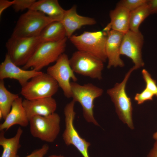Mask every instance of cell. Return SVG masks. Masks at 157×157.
<instances>
[{
    "mask_svg": "<svg viewBox=\"0 0 157 157\" xmlns=\"http://www.w3.org/2000/svg\"><path fill=\"white\" fill-rule=\"evenodd\" d=\"M107 37L106 32L103 31H85L80 35H73L69 39L78 50L89 53L104 62L107 60L106 51Z\"/></svg>",
    "mask_w": 157,
    "mask_h": 157,
    "instance_id": "obj_4",
    "label": "cell"
},
{
    "mask_svg": "<svg viewBox=\"0 0 157 157\" xmlns=\"http://www.w3.org/2000/svg\"><path fill=\"white\" fill-rule=\"evenodd\" d=\"M71 98L72 100L78 102L81 105L83 117L88 122L99 126L94 116V101L102 95L103 90L92 83L82 85L76 82H71Z\"/></svg>",
    "mask_w": 157,
    "mask_h": 157,
    "instance_id": "obj_1",
    "label": "cell"
},
{
    "mask_svg": "<svg viewBox=\"0 0 157 157\" xmlns=\"http://www.w3.org/2000/svg\"><path fill=\"white\" fill-rule=\"evenodd\" d=\"M60 116L56 113L47 116L33 117L29 120L31 134L42 141L53 142L60 132Z\"/></svg>",
    "mask_w": 157,
    "mask_h": 157,
    "instance_id": "obj_7",
    "label": "cell"
},
{
    "mask_svg": "<svg viewBox=\"0 0 157 157\" xmlns=\"http://www.w3.org/2000/svg\"><path fill=\"white\" fill-rule=\"evenodd\" d=\"M67 38L57 42L41 43L27 63L22 68L28 69L32 68L40 71L43 68L56 62L64 53L66 46Z\"/></svg>",
    "mask_w": 157,
    "mask_h": 157,
    "instance_id": "obj_2",
    "label": "cell"
},
{
    "mask_svg": "<svg viewBox=\"0 0 157 157\" xmlns=\"http://www.w3.org/2000/svg\"><path fill=\"white\" fill-rule=\"evenodd\" d=\"M134 70L132 67L126 74L121 82L116 83L113 87L107 91V93L114 104L119 118L132 129H134L133 108L131 99L126 91V86L131 73Z\"/></svg>",
    "mask_w": 157,
    "mask_h": 157,
    "instance_id": "obj_5",
    "label": "cell"
},
{
    "mask_svg": "<svg viewBox=\"0 0 157 157\" xmlns=\"http://www.w3.org/2000/svg\"><path fill=\"white\" fill-rule=\"evenodd\" d=\"M14 3V0L9 1L7 0H0V16L3 11L6 9L11 6H13Z\"/></svg>",
    "mask_w": 157,
    "mask_h": 157,
    "instance_id": "obj_29",
    "label": "cell"
},
{
    "mask_svg": "<svg viewBox=\"0 0 157 157\" xmlns=\"http://www.w3.org/2000/svg\"><path fill=\"white\" fill-rule=\"evenodd\" d=\"M49 149V146L45 144L41 148L34 150L30 154L25 157H44L48 152ZM16 157L19 156L17 155Z\"/></svg>",
    "mask_w": 157,
    "mask_h": 157,
    "instance_id": "obj_28",
    "label": "cell"
},
{
    "mask_svg": "<svg viewBox=\"0 0 157 157\" xmlns=\"http://www.w3.org/2000/svg\"><path fill=\"white\" fill-rule=\"evenodd\" d=\"M151 14L147 3L136 9L130 12L129 30L135 32H138L141 23Z\"/></svg>",
    "mask_w": 157,
    "mask_h": 157,
    "instance_id": "obj_23",
    "label": "cell"
},
{
    "mask_svg": "<svg viewBox=\"0 0 157 157\" xmlns=\"http://www.w3.org/2000/svg\"><path fill=\"white\" fill-rule=\"evenodd\" d=\"M23 100L19 97L13 104L11 110L4 121L0 124V131H7L12 126L18 125L25 127L29 124V119L22 104Z\"/></svg>",
    "mask_w": 157,
    "mask_h": 157,
    "instance_id": "obj_17",
    "label": "cell"
},
{
    "mask_svg": "<svg viewBox=\"0 0 157 157\" xmlns=\"http://www.w3.org/2000/svg\"><path fill=\"white\" fill-rule=\"evenodd\" d=\"M59 87L54 79L47 73L42 72L22 87L21 94L28 100L51 97L57 92Z\"/></svg>",
    "mask_w": 157,
    "mask_h": 157,
    "instance_id": "obj_8",
    "label": "cell"
},
{
    "mask_svg": "<svg viewBox=\"0 0 157 157\" xmlns=\"http://www.w3.org/2000/svg\"><path fill=\"white\" fill-rule=\"evenodd\" d=\"M48 157H65L63 155H52L49 156Z\"/></svg>",
    "mask_w": 157,
    "mask_h": 157,
    "instance_id": "obj_32",
    "label": "cell"
},
{
    "mask_svg": "<svg viewBox=\"0 0 157 157\" xmlns=\"http://www.w3.org/2000/svg\"><path fill=\"white\" fill-rule=\"evenodd\" d=\"M154 96L153 93L145 88L141 92L136 94L134 100L138 104H141L146 101L152 100Z\"/></svg>",
    "mask_w": 157,
    "mask_h": 157,
    "instance_id": "obj_26",
    "label": "cell"
},
{
    "mask_svg": "<svg viewBox=\"0 0 157 157\" xmlns=\"http://www.w3.org/2000/svg\"><path fill=\"white\" fill-rule=\"evenodd\" d=\"M75 103L72 100L64 107L65 128L62 135L63 140L67 146H74L83 157H90L88 150L90 143L80 135L74 125L76 114L74 110Z\"/></svg>",
    "mask_w": 157,
    "mask_h": 157,
    "instance_id": "obj_9",
    "label": "cell"
},
{
    "mask_svg": "<svg viewBox=\"0 0 157 157\" xmlns=\"http://www.w3.org/2000/svg\"><path fill=\"white\" fill-rule=\"evenodd\" d=\"M13 6V8L16 12L23 11L26 9H29L31 6L36 1L35 0H14Z\"/></svg>",
    "mask_w": 157,
    "mask_h": 157,
    "instance_id": "obj_27",
    "label": "cell"
},
{
    "mask_svg": "<svg viewBox=\"0 0 157 157\" xmlns=\"http://www.w3.org/2000/svg\"><path fill=\"white\" fill-rule=\"evenodd\" d=\"M29 9L41 12L54 21L60 22L65 10L57 0H40L36 1Z\"/></svg>",
    "mask_w": 157,
    "mask_h": 157,
    "instance_id": "obj_19",
    "label": "cell"
},
{
    "mask_svg": "<svg viewBox=\"0 0 157 157\" xmlns=\"http://www.w3.org/2000/svg\"><path fill=\"white\" fill-rule=\"evenodd\" d=\"M69 61L74 73L92 79L102 78L104 62L95 56L78 50L73 53Z\"/></svg>",
    "mask_w": 157,
    "mask_h": 157,
    "instance_id": "obj_10",
    "label": "cell"
},
{
    "mask_svg": "<svg viewBox=\"0 0 157 157\" xmlns=\"http://www.w3.org/2000/svg\"><path fill=\"white\" fill-rule=\"evenodd\" d=\"M42 72L34 69L28 70L20 68L11 61L6 54L3 61L0 65V79L6 78L15 79L22 87L33 77L40 75Z\"/></svg>",
    "mask_w": 157,
    "mask_h": 157,
    "instance_id": "obj_13",
    "label": "cell"
},
{
    "mask_svg": "<svg viewBox=\"0 0 157 157\" xmlns=\"http://www.w3.org/2000/svg\"><path fill=\"white\" fill-rule=\"evenodd\" d=\"M47 73L57 82L65 96L71 98L70 81L72 79L76 82L78 79L71 67L67 55L64 53L61 55L54 64L48 67Z\"/></svg>",
    "mask_w": 157,
    "mask_h": 157,
    "instance_id": "obj_11",
    "label": "cell"
},
{
    "mask_svg": "<svg viewBox=\"0 0 157 157\" xmlns=\"http://www.w3.org/2000/svg\"><path fill=\"white\" fill-rule=\"evenodd\" d=\"M148 157H157V140H156L153 148L148 154Z\"/></svg>",
    "mask_w": 157,
    "mask_h": 157,
    "instance_id": "obj_31",
    "label": "cell"
},
{
    "mask_svg": "<svg viewBox=\"0 0 157 157\" xmlns=\"http://www.w3.org/2000/svg\"><path fill=\"white\" fill-rule=\"evenodd\" d=\"M22 104L29 120L35 116L53 114L57 107L56 101L52 97L33 100L24 99Z\"/></svg>",
    "mask_w": 157,
    "mask_h": 157,
    "instance_id": "obj_14",
    "label": "cell"
},
{
    "mask_svg": "<svg viewBox=\"0 0 157 157\" xmlns=\"http://www.w3.org/2000/svg\"><path fill=\"white\" fill-rule=\"evenodd\" d=\"M39 36L41 43L57 42L67 37L65 28L60 21H54L49 24L44 28Z\"/></svg>",
    "mask_w": 157,
    "mask_h": 157,
    "instance_id": "obj_21",
    "label": "cell"
},
{
    "mask_svg": "<svg viewBox=\"0 0 157 157\" xmlns=\"http://www.w3.org/2000/svg\"><path fill=\"white\" fill-rule=\"evenodd\" d=\"M0 131V145L3 149L1 157H16L21 146L20 142L22 129L19 127L15 135L10 138L5 136L4 131Z\"/></svg>",
    "mask_w": 157,
    "mask_h": 157,
    "instance_id": "obj_20",
    "label": "cell"
},
{
    "mask_svg": "<svg viewBox=\"0 0 157 157\" xmlns=\"http://www.w3.org/2000/svg\"><path fill=\"white\" fill-rule=\"evenodd\" d=\"M153 137L156 140H157V131L153 134Z\"/></svg>",
    "mask_w": 157,
    "mask_h": 157,
    "instance_id": "obj_33",
    "label": "cell"
},
{
    "mask_svg": "<svg viewBox=\"0 0 157 157\" xmlns=\"http://www.w3.org/2000/svg\"><path fill=\"white\" fill-rule=\"evenodd\" d=\"M76 6L74 5L71 8L65 10L63 18L60 21L65 30L67 38H69L76 30L83 26L92 25L96 23L93 18L78 15Z\"/></svg>",
    "mask_w": 157,
    "mask_h": 157,
    "instance_id": "obj_16",
    "label": "cell"
},
{
    "mask_svg": "<svg viewBox=\"0 0 157 157\" xmlns=\"http://www.w3.org/2000/svg\"><path fill=\"white\" fill-rule=\"evenodd\" d=\"M106 32V51L108 60L107 68L123 67L124 63L120 58V49L124 34L113 30Z\"/></svg>",
    "mask_w": 157,
    "mask_h": 157,
    "instance_id": "obj_15",
    "label": "cell"
},
{
    "mask_svg": "<svg viewBox=\"0 0 157 157\" xmlns=\"http://www.w3.org/2000/svg\"><path fill=\"white\" fill-rule=\"evenodd\" d=\"M41 42L39 36H11L6 43V53L15 64L23 66L28 62Z\"/></svg>",
    "mask_w": 157,
    "mask_h": 157,
    "instance_id": "obj_6",
    "label": "cell"
},
{
    "mask_svg": "<svg viewBox=\"0 0 157 157\" xmlns=\"http://www.w3.org/2000/svg\"><path fill=\"white\" fill-rule=\"evenodd\" d=\"M144 42V36L140 31L135 32L130 30L124 34L122 39L120 54L125 55L132 60L135 70L144 65L142 55Z\"/></svg>",
    "mask_w": 157,
    "mask_h": 157,
    "instance_id": "obj_12",
    "label": "cell"
},
{
    "mask_svg": "<svg viewBox=\"0 0 157 157\" xmlns=\"http://www.w3.org/2000/svg\"><path fill=\"white\" fill-rule=\"evenodd\" d=\"M147 4L151 14L157 13V0H148Z\"/></svg>",
    "mask_w": 157,
    "mask_h": 157,
    "instance_id": "obj_30",
    "label": "cell"
},
{
    "mask_svg": "<svg viewBox=\"0 0 157 157\" xmlns=\"http://www.w3.org/2000/svg\"><path fill=\"white\" fill-rule=\"evenodd\" d=\"M130 12L125 8L116 6L110 12V22L103 29L107 32L113 30L125 34L129 30Z\"/></svg>",
    "mask_w": 157,
    "mask_h": 157,
    "instance_id": "obj_18",
    "label": "cell"
},
{
    "mask_svg": "<svg viewBox=\"0 0 157 157\" xmlns=\"http://www.w3.org/2000/svg\"><path fill=\"white\" fill-rule=\"evenodd\" d=\"M19 97L18 94L12 93L7 89L4 80H0V111L3 119L10 112L14 102Z\"/></svg>",
    "mask_w": 157,
    "mask_h": 157,
    "instance_id": "obj_22",
    "label": "cell"
},
{
    "mask_svg": "<svg viewBox=\"0 0 157 157\" xmlns=\"http://www.w3.org/2000/svg\"><path fill=\"white\" fill-rule=\"evenodd\" d=\"M143 78L146 83L145 88L157 97V85L156 81L154 79L151 75L145 69L142 71Z\"/></svg>",
    "mask_w": 157,
    "mask_h": 157,
    "instance_id": "obj_25",
    "label": "cell"
},
{
    "mask_svg": "<svg viewBox=\"0 0 157 157\" xmlns=\"http://www.w3.org/2000/svg\"><path fill=\"white\" fill-rule=\"evenodd\" d=\"M54 21L41 12L28 9L19 17L11 36L24 38L38 36L47 25Z\"/></svg>",
    "mask_w": 157,
    "mask_h": 157,
    "instance_id": "obj_3",
    "label": "cell"
},
{
    "mask_svg": "<svg viewBox=\"0 0 157 157\" xmlns=\"http://www.w3.org/2000/svg\"><path fill=\"white\" fill-rule=\"evenodd\" d=\"M148 1L147 0H122L119 1L117 5L124 7L130 12L147 3Z\"/></svg>",
    "mask_w": 157,
    "mask_h": 157,
    "instance_id": "obj_24",
    "label": "cell"
}]
</instances>
